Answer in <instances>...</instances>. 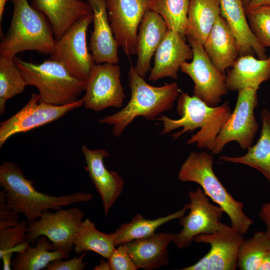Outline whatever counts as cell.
Returning <instances> with one entry per match:
<instances>
[{
    "mask_svg": "<svg viewBox=\"0 0 270 270\" xmlns=\"http://www.w3.org/2000/svg\"><path fill=\"white\" fill-rule=\"evenodd\" d=\"M177 112L181 116L172 119L161 115L156 120L162 122L163 128L161 134L164 135L180 128L182 129L172 135L177 139L184 134L200 130L187 142L188 144H196L200 148H206L212 151L216 138L232 111L228 102L220 106H210L194 96L180 92L177 102Z\"/></svg>",
    "mask_w": 270,
    "mask_h": 270,
    "instance_id": "cell-1",
    "label": "cell"
},
{
    "mask_svg": "<svg viewBox=\"0 0 270 270\" xmlns=\"http://www.w3.org/2000/svg\"><path fill=\"white\" fill-rule=\"evenodd\" d=\"M0 186L6 192V203L12 210L23 214L28 224L39 218L46 210H58L71 204L85 202L92 194L76 192L54 196L39 192L14 162H4L0 166Z\"/></svg>",
    "mask_w": 270,
    "mask_h": 270,
    "instance_id": "cell-2",
    "label": "cell"
},
{
    "mask_svg": "<svg viewBox=\"0 0 270 270\" xmlns=\"http://www.w3.org/2000/svg\"><path fill=\"white\" fill-rule=\"evenodd\" d=\"M128 86L131 95L126 105L118 112L98 120L100 124L112 125V134L116 138L136 118L156 120L162 112L172 110L181 92L176 82L161 86L148 84L132 65L128 72Z\"/></svg>",
    "mask_w": 270,
    "mask_h": 270,
    "instance_id": "cell-3",
    "label": "cell"
},
{
    "mask_svg": "<svg viewBox=\"0 0 270 270\" xmlns=\"http://www.w3.org/2000/svg\"><path fill=\"white\" fill-rule=\"evenodd\" d=\"M14 10L8 30L1 38L0 56L13 59L26 50L52 54L57 40L42 12L28 0H12Z\"/></svg>",
    "mask_w": 270,
    "mask_h": 270,
    "instance_id": "cell-4",
    "label": "cell"
},
{
    "mask_svg": "<svg viewBox=\"0 0 270 270\" xmlns=\"http://www.w3.org/2000/svg\"><path fill=\"white\" fill-rule=\"evenodd\" d=\"M214 158L206 152H192L182 165L178 180L198 184L205 194L229 217L231 226L239 233L246 234L254 224L244 211V204L235 200L214 174Z\"/></svg>",
    "mask_w": 270,
    "mask_h": 270,
    "instance_id": "cell-5",
    "label": "cell"
},
{
    "mask_svg": "<svg viewBox=\"0 0 270 270\" xmlns=\"http://www.w3.org/2000/svg\"><path fill=\"white\" fill-rule=\"evenodd\" d=\"M13 60L20 70L26 86L36 87L39 102L64 106L78 100L85 90L86 82L78 80L60 63L49 59L39 64L14 56Z\"/></svg>",
    "mask_w": 270,
    "mask_h": 270,
    "instance_id": "cell-6",
    "label": "cell"
},
{
    "mask_svg": "<svg viewBox=\"0 0 270 270\" xmlns=\"http://www.w3.org/2000/svg\"><path fill=\"white\" fill-rule=\"evenodd\" d=\"M186 38L193 56L191 62L182 64L180 70L194 82V96L210 106H216L228 92L226 76L212 62L200 42L192 36Z\"/></svg>",
    "mask_w": 270,
    "mask_h": 270,
    "instance_id": "cell-7",
    "label": "cell"
},
{
    "mask_svg": "<svg viewBox=\"0 0 270 270\" xmlns=\"http://www.w3.org/2000/svg\"><path fill=\"white\" fill-rule=\"evenodd\" d=\"M258 90L248 88L238 91L234 108L223 125L212 150L218 154L226 144L236 142L243 149L252 146L258 125L254 114L258 105Z\"/></svg>",
    "mask_w": 270,
    "mask_h": 270,
    "instance_id": "cell-8",
    "label": "cell"
},
{
    "mask_svg": "<svg viewBox=\"0 0 270 270\" xmlns=\"http://www.w3.org/2000/svg\"><path fill=\"white\" fill-rule=\"evenodd\" d=\"M92 20L93 14L76 22L57 40L50 57L62 64L73 76L85 82L96 64L86 42L87 30Z\"/></svg>",
    "mask_w": 270,
    "mask_h": 270,
    "instance_id": "cell-9",
    "label": "cell"
},
{
    "mask_svg": "<svg viewBox=\"0 0 270 270\" xmlns=\"http://www.w3.org/2000/svg\"><path fill=\"white\" fill-rule=\"evenodd\" d=\"M84 215L76 207L60 208L54 212L46 210L28 224L27 239L30 244L34 245L38 237L46 236L51 242L53 250H62L70 254L74 250V236Z\"/></svg>",
    "mask_w": 270,
    "mask_h": 270,
    "instance_id": "cell-10",
    "label": "cell"
},
{
    "mask_svg": "<svg viewBox=\"0 0 270 270\" xmlns=\"http://www.w3.org/2000/svg\"><path fill=\"white\" fill-rule=\"evenodd\" d=\"M190 212L179 220L182 226L180 232L174 234L172 242L180 250L188 247L195 236L212 234L222 225L220 220L224 212L218 205L212 204L201 187L188 192Z\"/></svg>",
    "mask_w": 270,
    "mask_h": 270,
    "instance_id": "cell-11",
    "label": "cell"
},
{
    "mask_svg": "<svg viewBox=\"0 0 270 270\" xmlns=\"http://www.w3.org/2000/svg\"><path fill=\"white\" fill-rule=\"evenodd\" d=\"M82 98L64 106H56L39 102V95L33 93L27 104L10 118L0 124V148L12 136L56 120L72 110L84 105Z\"/></svg>",
    "mask_w": 270,
    "mask_h": 270,
    "instance_id": "cell-12",
    "label": "cell"
},
{
    "mask_svg": "<svg viewBox=\"0 0 270 270\" xmlns=\"http://www.w3.org/2000/svg\"><path fill=\"white\" fill-rule=\"evenodd\" d=\"M244 240L243 234L224 224L214 233L199 234L194 241L209 244L210 250L196 262L182 270H235L239 248Z\"/></svg>",
    "mask_w": 270,
    "mask_h": 270,
    "instance_id": "cell-13",
    "label": "cell"
},
{
    "mask_svg": "<svg viewBox=\"0 0 270 270\" xmlns=\"http://www.w3.org/2000/svg\"><path fill=\"white\" fill-rule=\"evenodd\" d=\"M84 106L95 112L109 107L122 106L125 98L120 82V68L118 64H96L86 81Z\"/></svg>",
    "mask_w": 270,
    "mask_h": 270,
    "instance_id": "cell-14",
    "label": "cell"
},
{
    "mask_svg": "<svg viewBox=\"0 0 270 270\" xmlns=\"http://www.w3.org/2000/svg\"><path fill=\"white\" fill-rule=\"evenodd\" d=\"M108 20L118 47L130 57L136 54L139 26L150 10V0H105Z\"/></svg>",
    "mask_w": 270,
    "mask_h": 270,
    "instance_id": "cell-15",
    "label": "cell"
},
{
    "mask_svg": "<svg viewBox=\"0 0 270 270\" xmlns=\"http://www.w3.org/2000/svg\"><path fill=\"white\" fill-rule=\"evenodd\" d=\"M86 166L84 167L100 195L106 216L124 190V182L116 172L108 170L104 164V158L109 156L103 149L91 150L82 145Z\"/></svg>",
    "mask_w": 270,
    "mask_h": 270,
    "instance_id": "cell-16",
    "label": "cell"
},
{
    "mask_svg": "<svg viewBox=\"0 0 270 270\" xmlns=\"http://www.w3.org/2000/svg\"><path fill=\"white\" fill-rule=\"evenodd\" d=\"M185 40L180 34L168 30L156 52L149 80L155 82L166 78H178L182 64L192 59L193 56L192 48Z\"/></svg>",
    "mask_w": 270,
    "mask_h": 270,
    "instance_id": "cell-17",
    "label": "cell"
},
{
    "mask_svg": "<svg viewBox=\"0 0 270 270\" xmlns=\"http://www.w3.org/2000/svg\"><path fill=\"white\" fill-rule=\"evenodd\" d=\"M93 12L88 48L96 64L119 62L118 48L108 18L105 0H86Z\"/></svg>",
    "mask_w": 270,
    "mask_h": 270,
    "instance_id": "cell-18",
    "label": "cell"
},
{
    "mask_svg": "<svg viewBox=\"0 0 270 270\" xmlns=\"http://www.w3.org/2000/svg\"><path fill=\"white\" fill-rule=\"evenodd\" d=\"M221 16L230 28L236 41L239 56L252 55L267 58L263 46L252 32L242 0H220Z\"/></svg>",
    "mask_w": 270,
    "mask_h": 270,
    "instance_id": "cell-19",
    "label": "cell"
},
{
    "mask_svg": "<svg viewBox=\"0 0 270 270\" xmlns=\"http://www.w3.org/2000/svg\"><path fill=\"white\" fill-rule=\"evenodd\" d=\"M32 3L46 16L57 40L80 18L93 14L83 0H32Z\"/></svg>",
    "mask_w": 270,
    "mask_h": 270,
    "instance_id": "cell-20",
    "label": "cell"
},
{
    "mask_svg": "<svg viewBox=\"0 0 270 270\" xmlns=\"http://www.w3.org/2000/svg\"><path fill=\"white\" fill-rule=\"evenodd\" d=\"M168 30L160 14L150 10L145 13L138 30L137 60L134 66L141 76L144 77L150 70L151 59Z\"/></svg>",
    "mask_w": 270,
    "mask_h": 270,
    "instance_id": "cell-21",
    "label": "cell"
},
{
    "mask_svg": "<svg viewBox=\"0 0 270 270\" xmlns=\"http://www.w3.org/2000/svg\"><path fill=\"white\" fill-rule=\"evenodd\" d=\"M174 236V234L170 232H155L125 244L139 268L152 270L168 265V248Z\"/></svg>",
    "mask_w": 270,
    "mask_h": 270,
    "instance_id": "cell-22",
    "label": "cell"
},
{
    "mask_svg": "<svg viewBox=\"0 0 270 270\" xmlns=\"http://www.w3.org/2000/svg\"><path fill=\"white\" fill-rule=\"evenodd\" d=\"M270 79V54L264 59L252 55L239 56L228 72L226 82L232 92L252 88L258 90L262 83Z\"/></svg>",
    "mask_w": 270,
    "mask_h": 270,
    "instance_id": "cell-23",
    "label": "cell"
},
{
    "mask_svg": "<svg viewBox=\"0 0 270 270\" xmlns=\"http://www.w3.org/2000/svg\"><path fill=\"white\" fill-rule=\"evenodd\" d=\"M203 47L212 62L224 74L239 56L234 36L222 16L216 22Z\"/></svg>",
    "mask_w": 270,
    "mask_h": 270,
    "instance_id": "cell-24",
    "label": "cell"
},
{
    "mask_svg": "<svg viewBox=\"0 0 270 270\" xmlns=\"http://www.w3.org/2000/svg\"><path fill=\"white\" fill-rule=\"evenodd\" d=\"M260 115L262 128L256 144L247 149V152L244 156H222L220 160L253 168L260 171L270 183V112L264 108Z\"/></svg>",
    "mask_w": 270,
    "mask_h": 270,
    "instance_id": "cell-25",
    "label": "cell"
},
{
    "mask_svg": "<svg viewBox=\"0 0 270 270\" xmlns=\"http://www.w3.org/2000/svg\"><path fill=\"white\" fill-rule=\"evenodd\" d=\"M220 16V0H190L186 36H192L203 46Z\"/></svg>",
    "mask_w": 270,
    "mask_h": 270,
    "instance_id": "cell-26",
    "label": "cell"
},
{
    "mask_svg": "<svg viewBox=\"0 0 270 270\" xmlns=\"http://www.w3.org/2000/svg\"><path fill=\"white\" fill-rule=\"evenodd\" d=\"M188 210V204H184L178 211L154 220L146 219L141 214H136L129 222L122 224L114 232L110 234L116 247L155 233L156 230L164 224L182 218Z\"/></svg>",
    "mask_w": 270,
    "mask_h": 270,
    "instance_id": "cell-27",
    "label": "cell"
},
{
    "mask_svg": "<svg viewBox=\"0 0 270 270\" xmlns=\"http://www.w3.org/2000/svg\"><path fill=\"white\" fill-rule=\"evenodd\" d=\"M70 254L62 250H53L52 244L44 236L38 238L34 246L18 252L12 261L14 270H40L58 259H67Z\"/></svg>",
    "mask_w": 270,
    "mask_h": 270,
    "instance_id": "cell-28",
    "label": "cell"
},
{
    "mask_svg": "<svg viewBox=\"0 0 270 270\" xmlns=\"http://www.w3.org/2000/svg\"><path fill=\"white\" fill-rule=\"evenodd\" d=\"M74 250L79 254L85 252H96L108 260L116 248L110 234L98 230L88 218L80 223L74 240Z\"/></svg>",
    "mask_w": 270,
    "mask_h": 270,
    "instance_id": "cell-29",
    "label": "cell"
},
{
    "mask_svg": "<svg viewBox=\"0 0 270 270\" xmlns=\"http://www.w3.org/2000/svg\"><path fill=\"white\" fill-rule=\"evenodd\" d=\"M270 252V239L265 232H257L242 243L238 255V268L241 270H260Z\"/></svg>",
    "mask_w": 270,
    "mask_h": 270,
    "instance_id": "cell-30",
    "label": "cell"
},
{
    "mask_svg": "<svg viewBox=\"0 0 270 270\" xmlns=\"http://www.w3.org/2000/svg\"><path fill=\"white\" fill-rule=\"evenodd\" d=\"M190 0H150V10L160 14L168 30L185 38Z\"/></svg>",
    "mask_w": 270,
    "mask_h": 270,
    "instance_id": "cell-31",
    "label": "cell"
},
{
    "mask_svg": "<svg viewBox=\"0 0 270 270\" xmlns=\"http://www.w3.org/2000/svg\"><path fill=\"white\" fill-rule=\"evenodd\" d=\"M26 86L22 73L13 59L0 56V114L6 101L22 93Z\"/></svg>",
    "mask_w": 270,
    "mask_h": 270,
    "instance_id": "cell-32",
    "label": "cell"
},
{
    "mask_svg": "<svg viewBox=\"0 0 270 270\" xmlns=\"http://www.w3.org/2000/svg\"><path fill=\"white\" fill-rule=\"evenodd\" d=\"M26 220H21L14 226L0 230V258L3 270H10L14 252L26 250L30 245L26 238Z\"/></svg>",
    "mask_w": 270,
    "mask_h": 270,
    "instance_id": "cell-33",
    "label": "cell"
},
{
    "mask_svg": "<svg viewBox=\"0 0 270 270\" xmlns=\"http://www.w3.org/2000/svg\"><path fill=\"white\" fill-rule=\"evenodd\" d=\"M245 12L256 39L263 46L270 48V6H260Z\"/></svg>",
    "mask_w": 270,
    "mask_h": 270,
    "instance_id": "cell-34",
    "label": "cell"
},
{
    "mask_svg": "<svg viewBox=\"0 0 270 270\" xmlns=\"http://www.w3.org/2000/svg\"><path fill=\"white\" fill-rule=\"evenodd\" d=\"M117 246L108 260L110 270H136L139 268L130 257L126 244Z\"/></svg>",
    "mask_w": 270,
    "mask_h": 270,
    "instance_id": "cell-35",
    "label": "cell"
},
{
    "mask_svg": "<svg viewBox=\"0 0 270 270\" xmlns=\"http://www.w3.org/2000/svg\"><path fill=\"white\" fill-rule=\"evenodd\" d=\"M19 214L10 209L7 204L5 191H0V230L17 225L20 222Z\"/></svg>",
    "mask_w": 270,
    "mask_h": 270,
    "instance_id": "cell-36",
    "label": "cell"
},
{
    "mask_svg": "<svg viewBox=\"0 0 270 270\" xmlns=\"http://www.w3.org/2000/svg\"><path fill=\"white\" fill-rule=\"evenodd\" d=\"M87 252H82L78 257L76 256L70 260L58 259L50 262L46 266V270H84L86 268L88 263L84 262L83 260Z\"/></svg>",
    "mask_w": 270,
    "mask_h": 270,
    "instance_id": "cell-37",
    "label": "cell"
},
{
    "mask_svg": "<svg viewBox=\"0 0 270 270\" xmlns=\"http://www.w3.org/2000/svg\"><path fill=\"white\" fill-rule=\"evenodd\" d=\"M259 217L266 225L265 232L270 239V202L264 204L259 212Z\"/></svg>",
    "mask_w": 270,
    "mask_h": 270,
    "instance_id": "cell-38",
    "label": "cell"
},
{
    "mask_svg": "<svg viewBox=\"0 0 270 270\" xmlns=\"http://www.w3.org/2000/svg\"><path fill=\"white\" fill-rule=\"evenodd\" d=\"M262 6H270V0H250L244 7V10H247Z\"/></svg>",
    "mask_w": 270,
    "mask_h": 270,
    "instance_id": "cell-39",
    "label": "cell"
},
{
    "mask_svg": "<svg viewBox=\"0 0 270 270\" xmlns=\"http://www.w3.org/2000/svg\"><path fill=\"white\" fill-rule=\"evenodd\" d=\"M94 270H110V266L108 262L104 260H100L98 264H96L94 268Z\"/></svg>",
    "mask_w": 270,
    "mask_h": 270,
    "instance_id": "cell-40",
    "label": "cell"
},
{
    "mask_svg": "<svg viewBox=\"0 0 270 270\" xmlns=\"http://www.w3.org/2000/svg\"><path fill=\"white\" fill-rule=\"evenodd\" d=\"M7 0H0V22L2 20V16L4 10V7Z\"/></svg>",
    "mask_w": 270,
    "mask_h": 270,
    "instance_id": "cell-41",
    "label": "cell"
},
{
    "mask_svg": "<svg viewBox=\"0 0 270 270\" xmlns=\"http://www.w3.org/2000/svg\"><path fill=\"white\" fill-rule=\"evenodd\" d=\"M250 0H242L244 7L246 6V5L248 4Z\"/></svg>",
    "mask_w": 270,
    "mask_h": 270,
    "instance_id": "cell-42",
    "label": "cell"
}]
</instances>
